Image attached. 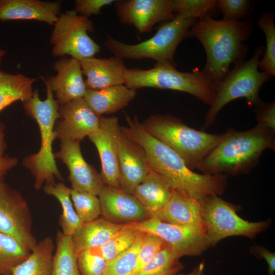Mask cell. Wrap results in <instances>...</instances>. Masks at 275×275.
<instances>
[{"mask_svg":"<svg viewBox=\"0 0 275 275\" xmlns=\"http://www.w3.org/2000/svg\"><path fill=\"white\" fill-rule=\"evenodd\" d=\"M50 275H80L72 238L59 231L53 255Z\"/></svg>","mask_w":275,"mask_h":275,"instance_id":"cell-29","label":"cell"},{"mask_svg":"<svg viewBox=\"0 0 275 275\" xmlns=\"http://www.w3.org/2000/svg\"><path fill=\"white\" fill-rule=\"evenodd\" d=\"M126 119L122 133L144 150L150 168L167 179L174 189L199 201L225 191L227 175L194 172L178 154L147 132L137 117Z\"/></svg>","mask_w":275,"mask_h":275,"instance_id":"cell-1","label":"cell"},{"mask_svg":"<svg viewBox=\"0 0 275 275\" xmlns=\"http://www.w3.org/2000/svg\"><path fill=\"white\" fill-rule=\"evenodd\" d=\"M183 268L182 265L180 263L169 270L160 273L158 275H176Z\"/></svg>","mask_w":275,"mask_h":275,"instance_id":"cell-45","label":"cell"},{"mask_svg":"<svg viewBox=\"0 0 275 275\" xmlns=\"http://www.w3.org/2000/svg\"><path fill=\"white\" fill-rule=\"evenodd\" d=\"M263 52V46L257 47L250 59L235 65L223 79L215 84V96L205 115L204 128L211 125L223 107L236 99L245 98L248 105L255 106L262 102L259 90L272 77L258 70V61Z\"/></svg>","mask_w":275,"mask_h":275,"instance_id":"cell-8","label":"cell"},{"mask_svg":"<svg viewBox=\"0 0 275 275\" xmlns=\"http://www.w3.org/2000/svg\"><path fill=\"white\" fill-rule=\"evenodd\" d=\"M142 125L152 136L178 154L191 170L222 141L225 133H209L190 127L169 115L150 116Z\"/></svg>","mask_w":275,"mask_h":275,"instance_id":"cell-5","label":"cell"},{"mask_svg":"<svg viewBox=\"0 0 275 275\" xmlns=\"http://www.w3.org/2000/svg\"><path fill=\"white\" fill-rule=\"evenodd\" d=\"M122 135L116 116H100L97 129L88 137L96 147L101 163L100 175L105 185L119 187L118 150Z\"/></svg>","mask_w":275,"mask_h":275,"instance_id":"cell-13","label":"cell"},{"mask_svg":"<svg viewBox=\"0 0 275 275\" xmlns=\"http://www.w3.org/2000/svg\"><path fill=\"white\" fill-rule=\"evenodd\" d=\"M253 29V21L215 20L207 15L197 19L188 30L187 37L196 38L206 54V62L201 70L213 83L227 75L231 65L244 61L248 46L244 42Z\"/></svg>","mask_w":275,"mask_h":275,"instance_id":"cell-2","label":"cell"},{"mask_svg":"<svg viewBox=\"0 0 275 275\" xmlns=\"http://www.w3.org/2000/svg\"><path fill=\"white\" fill-rule=\"evenodd\" d=\"M144 235L143 232L129 249L107 262L103 275H133Z\"/></svg>","mask_w":275,"mask_h":275,"instance_id":"cell-33","label":"cell"},{"mask_svg":"<svg viewBox=\"0 0 275 275\" xmlns=\"http://www.w3.org/2000/svg\"><path fill=\"white\" fill-rule=\"evenodd\" d=\"M46 88V98H40L37 89L34 90L32 97L22 102L26 114L38 124L41 136V146L38 152L25 157L23 167L29 170L34 178V187L39 190L43 184L55 183V179L64 178L56 162L52 151V143L56 139L54 131L56 121L59 118V104L46 79L41 77Z\"/></svg>","mask_w":275,"mask_h":275,"instance_id":"cell-4","label":"cell"},{"mask_svg":"<svg viewBox=\"0 0 275 275\" xmlns=\"http://www.w3.org/2000/svg\"><path fill=\"white\" fill-rule=\"evenodd\" d=\"M136 95V90L125 85L94 90L87 89L83 97L98 116L116 113L127 106Z\"/></svg>","mask_w":275,"mask_h":275,"instance_id":"cell-24","label":"cell"},{"mask_svg":"<svg viewBox=\"0 0 275 275\" xmlns=\"http://www.w3.org/2000/svg\"><path fill=\"white\" fill-rule=\"evenodd\" d=\"M125 85L137 90L143 88L169 89L188 93L209 106L215 93V84L211 81L201 71L181 72L175 66L156 63L153 68L142 69L126 68Z\"/></svg>","mask_w":275,"mask_h":275,"instance_id":"cell-6","label":"cell"},{"mask_svg":"<svg viewBox=\"0 0 275 275\" xmlns=\"http://www.w3.org/2000/svg\"><path fill=\"white\" fill-rule=\"evenodd\" d=\"M30 253V250L14 238L0 233V275H11L13 268Z\"/></svg>","mask_w":275,"mask_h":275,"instance_id":"cell-30","label":"cell"},{"mask_svg":"<svg viewBox=\"0 0 275 275\" xmlns=\"http://www.w3.org/2000/svg\"><path fill=\"white\" fill-rule=\"evenodd\" d=\"M36 78L22 74H12L0 69V112L13 103L30 99Z\"/></svg>","mask_w":275,"mask_h":275,"instance_id":"cell-26","label":"cell"},{"mask_svg":"<svg viewBox=\"0 0 275 275\" xmlns=\"http://www.w3.org/2000/svg\"><path fill=\"white\" fill-rule=\"evenodd\" d=\"M274 149V131L269 128L257 124L244 131L229 129L197 169L203 174H246L258 164L264 151Z\"/></svg>","mask_w":275,"mask_h":275,"instance_id":"cell-3","label":"cell"},{"mask_svg":"<svg viewBox=\"0 0 275 275\" xmlns=\"http://www.w3.org/2000/svg\"><path fill=\"white\" fill-rule=\"evenodd\" d=\"M118 160L119 187L132 194L134 188L145 179L150 171L146 154L139 145L122 133Z\"/></svg>","mask_w":275,"mask_h":275,"instance_id":"cell-18","label":"cell"},{"mask_svg":"<svg viewBox=\"0 0 275 275\" xmlns=\"http://www.w3.org/2000/svg\"><path fill=\"white\" fill-rule=\"evenodd\" d=\"M114 0H77L74 10L87 17L100 13L101 9L115 2Z\"/></svg>","mask_w":275,"mask_h":275,"instance_id":"cell-42","label":"cell"},{"mask_svg":"<svg viewBox=\"0 0 275 275\" xmlns=\"http://www.w3.org/2000/svg\"><path fill=\"white\" fill-rule=\"evenodd\" d=\"M94 31L93 22L74 9L61 13L54 24L50 40L53 56H69L78 61L94 57L100 46L89 35Z\"/></svg>","mask_w":275,"mask_h":275,"instance_id":"cell-10","label":"cell"},{"mask_svg":"<svg viewBox=\"0 0 275 275\" xmlns=\"http://www.w3.org/2000/svg\"><path fill=\"white\" fill-rule=\"evenodd\" d=\"M77 260L80 275H103L107 263L96 248L79 253Z\"/></svg>","mask_w":275,"mask_h":275,"instance_id":"cell-37","label":"cell"},{"mask_svg":"<svg viewBox=\"0 0 275 275\" xmlns=\"http://www.w3.org/2000/svg\"><path fill=\"white\" fill-rule=\"evenodd\" d=\"M54 248L51 237L42 239L30 255L13 268L11 275H50Z\"/></svg>","mask_w":275,"mask_h":275,"instance_id":"cell-27","label":"cell"},{"mask_svg":"<svg viewBox=\"0 0 275 275\" xmlns=\"http://www.w3.org/2000/svg\"><path fill=\"white\" fill-rule=\"evenodd\" d=\"M5 126L0 123V180H4L8 172L15 167L18 163V159L5 153L7 147L5 140Z\"/></svg>","mask_w":275,"mask_h":275,"instance_id":"cell-41","label":"cell"},{"mask_svg":"<svg viewBox=\"0 0 275 275\" xmlns=\"http://www.w3.org/2000/svg\"><path fill=\"white\" fill-rule=\"evenodd\" d=\"M59 118L54 131L56 139L61 141L80 142L98 128L100 117L89 106L83 98L60 105Z\"/></svg>","mask_w":275,"mask_h":275,"instance_id":"cell-15","label":"cell"},{"mask_svg":"<svg viewBox=\"0 0 275 275\" xmlns=\"http://www.w3.org/2000/svg\"><path fill=\"white\" fill-rule=\"evenodd\" d=\"M142 233L131 227L127 224L106 243L96 249L106 262H108L129 249Z\"/></svg>","mask_w":275,"mask_h":275,"instance_id":"cell-32","label":"cell"},{"mask_svg":"<svg viewBox=\"0 0 275 275\" xmlns=\"http://www.w3.org/2000/svg\"><path fill=\"white\" fill-rule=\"evenodd\" d=\"M56 75L46 80L59 105L83 98L86 90L79 61L64 57L53 64Z\"/></svg>","mask_w":275,"mask_h":275,"instance_id":"cell-19","label":"cell"},{"mask_svg":"<svg viewBox=\"0 0 275 275\" xmlns=\"http://www.w3.org/2000/svg\"><path fill=\"white\" fill-rule=\"evenodd\" d=\"M196 20L184 15H175L144 41L128 44L107 36L104 44L114 56L122 59H149L155 61L156 63L175 66L174 57L176 50Z\"/></svg>","mask_w":275,"mask_h":275,"instance_id":"cell-7","label":"cell"},{"mask_svg":"<svg viewBox=\"0 0 275 275\" xmlns=\"http://www.w3.org/2000/svg\"><path fill=\"white\" fill-rule=\"evenodd\" d=\"M205 263L204 261L200 262L190 272L183 274L178 272L176 275H204Z\"/></svg>","mask_w":275,"mask_h":275,"instance_id":"cell-44","label":"cell"},{"mask_svg":"<svg viewBox=\"0 0 275 275\" xmlns=\"http://www.w3.org/2000/svg\"><path fill=\"white\" fill-rule=\"evenodd\" d=\"M126 225L114 223L103 217L84 223L71 237L76 254L103 245Z\"/></svg>","mask_w":275,"mask_h":275,"instance_id":"cell-25","label":"cell"},{"mask_svg":"<svg viewBox=\"0 0 275 275\" xmlns=\"http://www.w3.org/2000/svg\"><path fill=\"white\" fill-rule=\"evenodd\" d=\"M87 89L99 90L125 85L126 69L123 59L114 56L108 58L94 57L79 61Z\"/></svg>","mask_w":275,"mask_h":275,"instance_id":"cell-21","label":"cell"},{"mask_svg":"<svg viewBox=\"0 0 275 275\" xmlns=\"http://www.w3.org/2000/svg\"><path fill=\"white\" fill-rule=\"evenodd\" d=\"M258 124L275 131V103L262 102L254 109Z\"/></svg>","mask_w":275,"mask_h":275,"instance_id":"cell-40","label":"cell"},{"mask_svg":"<svg viewBox=\"0 0 275 275\" xmlns=\"http://www.w3.org/2000/svg\"><path fill=\"white\" fill-rule=\"evenodd\" d=\"M180 258L171 248L166 245L133 275H158L180 264Z\"/></svg>","mask_w":275,"mask_h":275,"instance_id":"cell-35","label":"cell"},{"mask_svg":"<svg viewBox=\"0 0 275 275\" xmlns=\"http://www.w3.org/2000/svg\"><path fill=\"white\" fill-rule=\"evenodd\" d=\"M255 250L260 257L266 260L268 266V274L274 275L275 271V254L269 252L263 247L258 245L256 246Z\"/></svg>","mask_w":275,"mask_h":275,"instance_id":"cell-43","label":"cell"},{"mask_svg":"<svg viewBox=\"0 0 275 275\" xmlns=\"http://www.w3.org/2000/svg\"><path fill=\"white\" fill-rule=\"evenodd\" d=\"M42 189L46 194L53 196L60 202L62 213L59 217V224L64 235L72 237L79 230L84 223L76 213L71 201V188L63 182H59L45 184Z\"/></svg>","mask_w":275,"mask_h":275,"instance_id":"cell-28","label":"cell"},{"mask_svg":"<svg viewBox=\"0 0 275 275\" xmlns=\"http://www.w3.org/2000/svg\"><path fill=\"white\" fill-rule=\"evenodd\" d=\"M201 203L204 232L211 246L227 237L254 238L270 224L269 220L250 222L243 219L236 213L239 207L218 196H210L201 201Z\"/></svg>","mask_w":275,"mask_h":275,"instance_id":"cell-9","label":"cell"},{"mask_svg":"<svg viewBox=\"0 0 275 275\" xmlns=\"http://www.w3.org/2000/svg\"><path fill=\"white\" fill-rule=\"evenodd\" d=\"M167 244L159 237L145 233L137 259L135 272L144 267L158 252Z\"/></svg>","mask_w":275,"mask_h":275,"instance_id":"cell-39","label":"cell"},{"mask_svg":"<svg viewBox=\"0 0 275 275\" xmlns=\"http://www.w3.org/2000/svg\"><path fill=\"white\" fill-rule=\"evenodd\" d=\"M70 195L75 211L84 223L94 221L101 215L100 203L97 196L71 188Z\"/></svg>","mask_w":275,"mask_h":275,"instance_id":"cell-34","label":"cell"},{"mask_svg":"<svg viewBox=\"0 0 275 275\" xmlns=\"http://www.w3.org/2000/svg\"><path fill=\"white\" fill-rule=\"evenodd\" d=\"M173 190L167 179L151 168L148 175L134 188L132 195L150 218H156L167 203Z\"/></svg>","mask_w":275,"mask_h":275,"instance_id":"cell-23","label":"cell"},{"mask_svg":"<svg viewBox=\"0 0 275 275\" xmlns=\"http://www.w3.org/2000/svg\"><path fill=\"white\" fill-rule=\"evenodd\" d=\"M175 15L199 19L210 14L216 9L217 0H172Z\"/></svg>","mask_w":275,"mask_h":275,"instance_id":"cell-36","label":"cell"},{"mask_svg":"<svg viewBox=\"0 0 275 275\" xmlns=\"http://www.w3.org/2000/svg\"><path fill=\"white\" fill-rule=\"evenodd\" d=\"M60 147V150L54 153V157L60 159L68 168L71 188L98 196L105 185L100 174L84 158L80 142L63 140L61 141Z\"/></svg>","mask_w":275,"mask_h":275,"instance_id":"cell-16","label":"cell"},{"mask_svg":"<svg viewBox=\"0 0 275 275\" xmlns=\"http://www.w3.org/2000/svg\"><path fill=\"white\" fill-rule=\"evenodd\" d=\"M156 218L204 232L201 201L174 189L167 203Z\"/></svg>","mask_w":275,"mask_h":275,"instance_id":"cell-22","label":"cell"},{"mask_svg":"<svg viewBox=\"0 0 275 275\" xmlns=\"http://www.w3.org/2000/svg\"><path fill=\"white\" fill-rule=\"evenodd\" d=\"M98 197L101 215L111 222L127 224L150 218L138 200L120 187L105 185Z\"/></svg>","mask_w":275,"mask_h":275,"instance_id":"cell-17","label":"cell"},{"mask_svg":"<svg viewBox=\"0 0 275 275\" xmlns=\"http://www.w3.org/2000/svg\"><path fill=\"white\" fill-rule=\"evenodd\" d=\"M6 52L0 47V67L2 64L3 57L5 55Z\"/></svg>","mask_w":275,"mask_h":275,"instance_id":"cell-46","label":"cell"},{"mask_svg":"<svg viewBox=\"0 0 275 275\" xmlns=\"http://www.w3.org/2000/svg\"><path fill=\"white\" fill-rule=\"evenodd\" d=\"M61 8L60 1L0 0V20H36L54 25Z\"/></svg>","mask_w":275,"mask_h":275,"instance_id":"cell-20","label":"cell"},{"mask_svg":"<svg viewBox=\"0 0 275 275\" xmlns=\"http://www.w3.org/2000/svg\"><path fill=\"white\" fill-rule=\"evenodd\" d=\"M0 233L9 236L31 252L37 241L32 232V217L25 199L0 180Z\"/></svg>","mask_w":275,"mask_h":275,"instance_id":"cell-11","label":"cell"},{"mask_svg":"<svg viewBox=\"0 0 275 275\" xmlns=\"http://www.w3.org/2000/svg\"><path fill=\"white\" fill-rule=\"evenodd\" d=\"M252 3L248 0H217L216 7L227 20L249 19L252 11Z\"/></svg>","mask_w":275,"mask_h":275,"instance_id":"cell-38","label":"cell"},{"mask_svg":"<svg viewBox=\"0 0 275 275\" xmlns=\"http://www.w3.org/2000/svg\"><path fill=\"white\" fill-rule=\"evenodd\" d=\"M128 224L141 232L159 237L180 257L200 255L211 246L205 233L198 229L174 225L153 218Z\"/></svg>","mask_w":275,"mask_h":275,"instance_id":"cell-12","label":"cell"},{"mask_svg":"<svg viewBox=\"0 0 275 275\" xmlns=\"http://www.w3.org/2000/svg\"><path fill=\"white\" fill-rule=\"evenodd\" d=\"M257 25L266 40V48L263 58L258 61V69L273 76L275 75V25L273 14L263 12L258 19Z\"/></svg>","mask_w":275,"mask_h":275,"instance_id":"cell-31","label":"cell"},{"mask_svg":"<svg viewBox=\"0 0 275 275\" xmlns=\"http://www.w3.org/2000/svg\"><path fill=\"white\" fill-rule=\"evenodd\" d=\"M114 6L120 22L133 25L141 34L149 32L156 23L175 17L172 0H118Z\"/></svg>","mask_w":275,"mask_h":275,"instance_id":"cell-14","label":"cell"}]
</instances>
